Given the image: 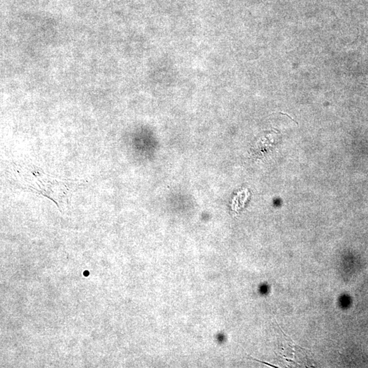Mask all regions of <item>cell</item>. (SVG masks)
<instances>
[{"mask_svg":"<svg viewBox=\"0 0 368 368\" xmlns=\"http://www.w3.org/2000/svg\"><path fill=\"white\" fill-rule=\"evenodd\" d=\"M253 359V360L257 361V362H260V363H262V364H266V365H267V366H271V367H272V368H278L277 366H275L271 365V364H267V363L264 362H261V361H259V360H258V359Z\"/></svg>","mask_w":368,"mask_h":368,"instance_id":"cell-1","label":"cell"},{"mask_svg":"<svg viewBox=\"0 0 368 368\" xmlns=\"http://www.w3.org/2000/svg\"><path fill=\"white\" fill-rule=\"evenodd\" d=\"M84 275H86V276H88V272L87 271H86V274L84 273Z\"/></svg>","mask_w":368,"mask_h":368,"instance_id":"cell-2","label":"cell"}]
</instances>
